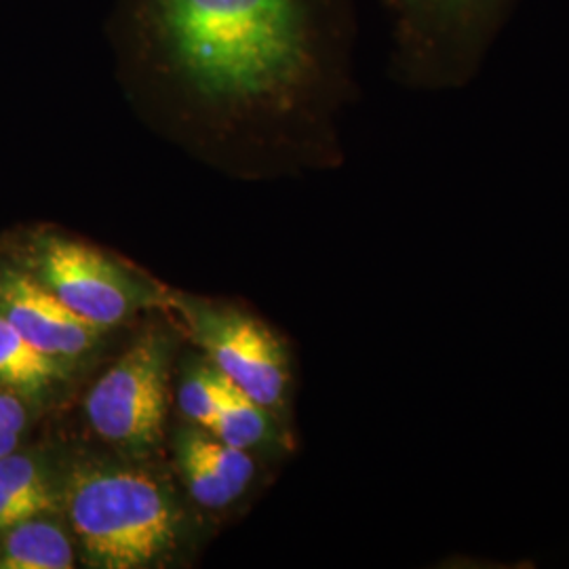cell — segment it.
Listing matches in <instances>:
<instances>
[{
  "label": "cell",
  "instance_id": "cell-1",
  "mask_svg": "<svg viewBox=\"0 0 569 569\" xmlns=\"http://www.w3.org/2000/svg\"><path fill=\"white\" fill-rule=\"evenodd\" d=\"M124 79L213 133L315 131L345 100L355 0H114Z\"/></svg>",
  "mask_w": 569,
  "mask_h": 569
},
{
  "label": "cell",
  "instance_id": "cell-2",
  "mask_svg": "<svg viewBox=\"0 0 569 569\" xmlns=\"http://www.w3.org/2000/svg\"><path fill=\"white\" fill-rule=\"evenodd\" d=\"M66 507L89 568H150L178 540L171 496L138 468L74 470L66 488Z\"/></svg>",
  "mask_w": 569,
  "mask_h": 569
},
{
  "label": "cell",
  "instance_id": "cell-3",
  "mask_svg": "<svg viewBox=\"0 0 569 569\" xmlns=\"http://www.w3.org/2000/svg\"><path fill=\"white\" fill-rule=\"evenodd\" d=\"M519 0H387L392 72L416 89L465 87Z\"/></svg>",
  "mask_w": 569,
  "mask_h": 569
},
{
  "label": "cell",
  "instance_id": "cell-4",
  "mask_svg": "<svg viewBox=\"0 0 569 569\" xmlns=\"http://www.w3.org/2000/svg\"><path fill=\"white\" fill-rule=\"evenodd\" d=\"M169 359V340L148 333L91 387L84 416L103 441L133 451L157 446L167 418Z\"/></svg>",
  "mask_w": 569,
  "mask_h": 569
},
{
  "label": "cell",
  "instance_id": "cell-5",
  "mask_svg": "<svg viewBox=\"0 0 569 569\" xmlns=\"http://www.w3.org/2000/svg\"><path fill=\"white\" fill-rule=\"evenodd\" d=\"M87 323L110 329L148 305L150 291L100 249L58 234L41 237L26 268Z\"/></svg>",
  "mask_w": 569,
  "mask_h": 569
},
{
  "label": "cell",
  "instance_id": "cell-6",
  "mask_svg": "<svg viewBox=\"0 0 569 569\" xmlns=\"http://www.w3.org/2000/svg\"><path fill=\"white\" fill-rule=\"evenodd\" d=\"M194 338L230 385L266 409L281 406L289 363L283 345L260 321L232 308H197L192 312Z\"/></svg>",
  "mask_w": 569,
  "mask_h": 569
},
{
  "label": "cell",
  "instance_id": "cell-7",
  "mask_svg": "<svg viewBox=\"0 0 569 569\" xmlns=\"http://www.w3.org/2000/svg\"><path fill=\"white\" fill-rule=\"evenodd\" d=\"M0 317L42 352L61 361L77 359L100 342L102 327L87 323L28 270H0Z\"/></svg>",
  "mask_w": 569,
  "mask_h": 569
},
{
  "label": "cell",
  "instance_id": "cell-8",
  "mask_svg": "<svg viewBox=\"0 0 569 569\" xmlns=\"http://www.w3.org/2000/svg\"><path fill=\"white\" fill-rule=\"evenodd\" d=\"M70 568H74V549L68 533L41 515L0 531V569Z\"/></svg>",
  "mask_w": 569,
  "mask_h": 569
},
{
  "label": "cell",
  "instance_id": "cell-9",
  "mask_svg": "<svg viewBox=\"0 0 569 569\" xmlns=\"http://www.w3.org/2000/svg\"><path fill=\"white\" fill-rule=\"evenodd\" d=\"M66 361L30 345L16 327L0 317V385L18 395L39 397L66 378Z\"/></svg>",
  "mask_w": 569,
  "mask_h": 569
},
{
  "label": "cell",
  "instance_id": "cell-10",
  "mask_svg": "<svg viewBox=\"0 0 569 569\" xmlns=\"http://www.w3.org/2000/svg\"><path fill=\"white\" fill-rule=\"evenodd\" d=\"M178 443L190 449L204 467L211 468L213 475L224 483L226 488L234 493L239 500L253 481V460L249 458L247 449L228 446L218 439L213 432L201 427L186 428L178 437Z\"/></svg>",
  "mask_w": 569,
  "mask_h": 569
},
{
  "label": "cell",
  "instance_id": "cell-11",
  "mask_svg": "<svg viewBox=\"0 0 569 569\" xmlns=\"http://www.w3.org/2000/svg\"><path fill=\"white\" fill-rule=\"evenodd\" d=\"M270 416L264 406L247 397L243 390L230 385L226 388L224 401L216 425L209 430L228 446L239 449H251L262 443L270 435Z\"/></svg>",
  "mask_w": 569,
  "mask_h": 569
},
{
  "label": "cell",
  "instance_id": "cell-12",
  "mask_svg": "<svg viewBox=\"0 0 569 569\" xmlns=\"http://www.w3.org/2000/svg\"><path fill=\"white\" fill-rule=\"evenodd\" d=\"M228 380L213 367H192L180 387V409L190 425L211 430L224 401Z\"/></svg>",
  "mask_w": 569,
  "mask_h": 569
},
{
  "label": "cell",
  "instance_id": "cell-13",
  "mask_svg": "<svg viewBox=\"0 0 569 569\" xmlns=\"http://www.w3.org/2000/svg\"><path fill=\"white\" fill-rule=\"evenodd\" d=\"M0 483L39 515L56 507L41 467L26 453L11 451L0 458Z\"/></svg>",
  "mask_w": 569,
  "mask_h": 569
},
{
  "label": "cell",
  "instance_id": "cell-14",
  "mask_svg": "<svg viewBox=\"0 0 569 569\" xmlns=\"http://www.w3.org/2000/svg\"><path fill=\"white\" fill-rule=\"evenodd\" d=\"M176 453L183 483L194 502H199L204 509H224L237 500L234 493L213 475V470L204 467L190 449L182 443H176Z\"/></svg>",
  "mask_w": 569,
  "mask_h": 569
},
{
  "label": "cell",
  "instance_id": "cell-15",
  "mask_svg": "<svg viewBox=\"0 0 569 569\" xmlns=\"http://www.w3.org/2000/svg\"><path fill=\"white\" fill-rule=\"evenodd\" d=\"M26 425H28V413L18 392L0 385V428L21 435Z\"/></svg>",
  "mask_w": 569,
  "mask_h": 569
},
{
  "label": "cell",
  "instance_id": "cell-16",
  "mask_svg": "<svg viewBox=\"0 0 569 569\" xmlns=\"http://www.w3.org/2000/svg\"><path fill=\"white\" fill-rule=\"evenodd\" d=\"M34 515H39V512H34L28 505H23L0 483V531L13 528L16 523H20L28 517H34Z\"/></svg>",
  "mask_w": 569,
  "mask_h": 569
},
{
  "label": "cell",
  "instance_id": "cell-17",
  "mask_svg": "<svg viewBox=\"0 0 569 569\" xmlns=\"http://www.w3.org/2000/svg\"><path fill=\"white\" fill-rule=\"evenodd\" d=\"M18 441H20V435L0 428V458L11 453V451H16L18 449Z\"/></svg>",
  "mask_w": 569,
  "mask_h": 569
}]
</instances>
